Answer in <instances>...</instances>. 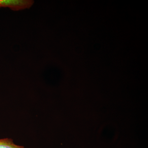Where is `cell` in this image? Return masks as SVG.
Segmentation results:
<instances>
[{"label": "cell", "instance_id": "6da1fadb", "mask_svg": "<svg viewBox=\"0 0 148 148\" xmlns=\"http://www.w3.org/2000/svg\"><path fill=\"white\" fill-rule=\"evenodd\" d=\"M34 3V1L27 0H0V8L7 7L14 10L29 8Z\"/></svg>", "mask_w": 148, "mask_h": 148}, {"label": "cell", "instance_id": "7a4b0ae2", "mask_svg": "<svg viewBox=\"0 0 148 148\" xmlns=\"http://www.w3.org/2000/svg\"><path fill=\"white\" fill-rule=\"evenodd\" d=\"M0 148H25L23 146L17 145L13 140L9 138L0 139Z\"/></svg>", "mask_w": 148, "mask_h": 148}]
</instances>
